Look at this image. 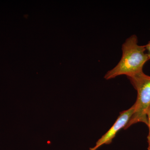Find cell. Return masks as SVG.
I'll use <instances>...</instances> for the list:
<instances>
[{"mask_svg":"<svg viewBox=\"0 0 150 150\" xmlns=\"http://www.w3.org/2000/svg\"><path fill=\"white\" fill-rule=\"evenodd\" d=\"M145 48H146V51H147L148 57H149V60L150 59V41H149V43L146 45H145Z\"/></svg>","mask_w":150,"mask_h":150,"instance_id":"5","label":"cell"},{"mask_svg":"<svg viewBox=\"0 0 150 150\" xmlns=\"http://www.w3.org/2000/svg\"><path fill=\"white\" fill-rule=\"evenodd\" d=\"M147 126L149 128V133L147 137L148 150H150V108L147 112Z\"/></svg>","mask_w":150,"mask_h":150,"instance_id":"4","label":"cell"},{"mask_svg":"<svg viewBox=\"0 0 150 150\" xmlns=\"http://www.w3.org/2000/svg\"><path fill=\"white\" fill-rule=\"evenodd\" d=\"M134 108L133 105L129 109L120 112V115L112 127L97 142L95 146L90 150H96L103 145L110 144L118 131L125 129L127 126L134 114Z\"/></svg>","mask_w":150,"mask_h":150,"instance_id":"3","label":"cell"},{"mask_svg":"<svg viewBox=\"0 0 150 150\" xmlns=\"http://www.w3.org/2000/svg\"><path fill=\"white\" fill-rule=\"evenodd\" d=\"M122 56L115 67L105 75L106 80L111 79L121 75L127 77L134 76L143 72L146 62L149 61L145 46L138 44V38L133 35L127 38L122 46Z\"/></svg>","mask_w":150,"mask_h":150,"instance_id":"1","label":"cell"},{"mask_svg":"<svg viewBox=\"0 0 150 150\" xmlns=\"http://www.w3.org/2000/svg\"><path fill=\"white\" fill-rule=\"evenodd\" d=\"M137 92V100L134 103V114L125 129L133 124L142 122L147 125V112L150 108V76L144 72L128 78Z\"/></svg>","mask_w":150,"mask_h":150,"instance_id":"2","label":"cell"}]
</instances>
